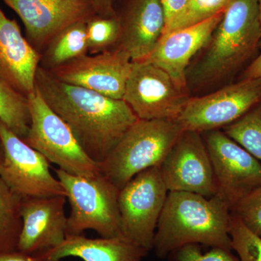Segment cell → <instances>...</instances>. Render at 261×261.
Listing matches in <instances>:
<instances>
[{"label":"cell","instance_id":"277c9868","mask_svg":"<svg viewBox=\"0 0 261 261\" xmlns=\"http://www.w3.org/2000/svg\"><path fill=\"white\" fill-rule=\"evenodd\" d=\"M183 130L176 121L138 119L99 163V172L121 190L138 173L159 167Z\"/></svg>","mask_w":261,"mask_h":261},{"label":"cell","instance_id":"4316f807","mask_svg":"<svg viewBox=\"0 0 261 261\" xmlns=\"http://www.w3.org/2000/svg\"><path fill=\"white\" fill-rule=\"evenodd\" d=\"M230 212L261 238V186L245 196Z\"/></svg>","mask_w":261,"mask_h":261},{"label":"cell","instance_id":"2e32d148","mask_svg":"<svg viewBox=\"0 0 261 261\" xmlns=\"http://www.w3.org/2000/svg\"><path fill=\"white\" fill-rule=\"evenodd\" d=\"M224 12L200 23L163 34L153 51L143 61L165 70L180 88L189 92L187 68L193 57L210 40Z\"/></svg>","mask_w":261,"mask_h":261},{"label":"cell","instance_id":"4fadbf2b","mask_svg":"<svg viewBox=\"0 0 261 261\" xmlns=\"http://www.w3.org/2000/svg\"><path fill=\"white\" fill-rule=\"evenodd\" d=\"M18 15L25 38L42 54L65 28L96 15L90 0H1Z\"/></svg>","mask_w":261,"mask_h":261},{"label":"cell","instance_id":"d4e9b609","mask_svg":"<svg viewBox=\"0 0 261 261\" xmlns=\"http://www.w3.org/2000/svg\"><path fill=\"white\" fill-rule=\"evenodd\" d=\"M229 234L232 250L240 261H261V238L231 214Z\"/></svg>","mask_w":261,"mask_h":261},{"label":"cell","instance_id":"cb8c5ba5","mask_svg":"<svg viewBox=\"0 0 261 261\" xmlns=\"http://www.w3.org/2000/svg\"><path fill=\"white\" fill-rule=\"evenodd\" d=\"M121 35L119 18L96 15L87 21L89 54L93 55L116 47Z\"/></svg>","mask_w":261,"mask_h":261},{"label":"cell","instance_id":"6da1fadb","mask_svg":"<svg viewBox=\"0 0 261 261\" xmlns=\"http://www.w3.org/2000/svg\"><path fill=\"white\" fill-rule=\"evenodd\" d=\"M36 88L49 108L68 125L84 152L98 164L104 161L139 119L123 99L65 83L42 67Z\"/></svg>","mask_w":261,"mask_h":261},{"label":"cell","instance_id":"7c38bea8","mask_svg":"<svg viewBox=\"0 0 261 261\" xmlns=\"http://www.w3.org/2000/svg\"><path fill=\"white\" fill-rule=\"evenodd\" d=\"M159 168L168 192L216 195L214 169L202 134L184 130Z\"/></svg>","mask_w":261,"mask_h":261},{"label":"cell","instance_id":"1f68e13d","mask_svg":"<svg viewBox=\"0 0 261 261\" xmlns=\"http://www.w3.org/2000/svg\"><path fill=\"white\" fill-rule=\"evenodd\" d=\"M0 261H41L38 255H29L24 252L15 251L0 253Z\"/></svg>","mask_w":261,"mask_h":261},{"label":"cell","instance_id":"7a4b0ae2","mask_svg":"<svg viewBox=\"0 0 261 261\" xmlns=\"http://www.w3.org/2000/svg\"><path fill=\"white\" fill-rule=\"evenodd\" d=\"M230 220L229 208L217 196L208 198L191 192H169L152 250L161 259L190 244L232 250Z\"/></svg>","mask_w":261,"mask_h":261},{"label":"cell","instance_id":"d6986e66","mask_svg":"<svg viewBox=\"0 0 261 261\" xmlns=\"http://www.w3.org/2000/svg\"><path fill=\"white\" fill-rule=\"evenodd\" d=\"M148 251L123 237L88 238L67 236L59 246L38 255L41 261H61L78 257L83 261H142Z\"/></svg>","mask_w":261,"mask_h":261},{"label":"cell","instance_id":"30bf717a","mask_svg":"<svg viewBox=\"0 0 261 261\" xmlns=\"http://www.w3.org/2000/svg\"><path fill=\"white\" fill-rule=\"evenodd\" d=\"M261 102V80H240L213 93L190 97L176 120L184 130H221Z\"/></svg>","mask_w":261,"mask_h":261},{"label":"cell","instance_id":"f546056e","mask_svg":"<svg viewBox=\"0 0 261 261\" xmlns=\"http://www.w3.org/2000/svg\"><path fill=\"white\" fill-rule=\"evenodd\" d=\"M260 53L254 58L240 75V80H261V40L259 43Z\"/></svg>","mask_w":261,"mask_h":261},{"label":"cell","instance_id":"ba28073f","mask_svg":"<svg viewBox=\"0 0 261 261\" xmlns=\"http://www.w3.org/2000/svg\"><path fill=\"white\" fill-rule=\"evenodd\" d=\"M0 141V178L12 191L21 198L66 196L61 182L51 174L47 159L2 121Z\"/></svg>","mask_w":261,"mask_h":261},{"label":"cell","instance_id":"9c48e42d","mask_svg":"<svg viewBox=\"0 0 261 261\" xmlns=\"http://www.w3.org/2000/svg\"><path fill=\"white\" fill-rule=\"evenodd\" d=\"M190 97L165 70L141 61L132 62L122 99L139 119L176 121Z\"/></svg>","mask_w":261,"mask_h":261},{"label":"cell","instance_id":"9a60e30c","mask_svg":"<svg viewBox=\"0 0 261 261\" xmlns=\"http://www.w3.org/2000/svg\"><path fill=\"white\" fill-rule=\"evenodd\" d=\"M65 196L22 198V228L17 250L39 255L59 246L67 237Z\"/></svg>","mask_w":261,"mask_h":261},{"label":"cell","instance_id":"8992f818","mask_svg":"<svg viewBox=\"0 0 261 261\" xmlns=\"http://www.w3.org/2000/svg\"><path fill=\"white\" fill-rule=\"evenodd\" d=\"M28 98L31 123L24 142L65 172L80 176L100 173L99 164L84 152L69 127L37 88Z\"/></svg>","mask_w":261,"mask_h":261},{"label":"cell","instance_id":"83f0119b","mask_svg":"<svg viewBox=\"0 0 261 261\" xmlns=\"http://www.w3.org/2000/svg\"><path fill=\"white\" fill-rule=\"evenodd\" d=\"M168 261H240L232 250L211 247L202 252L200 245L190 244L176 249L167 257Z\"/></svg>","mask_w":261,"mask_h":261},{"label":"cell","instance_id":"44dd1931","mask_svg":"<svg viewBox=\"0 0 261 261\" xmlns=\"http://www.w3.org/2000/svg\"><path fill=\"white\" fill-rule=\"evenodd\" d=\"M21 200L0 178V253L17 250L22 228Z\"/></svg>","mask_w":261,"mask_h":261},{"label":"cell","instance_id":"d6a6232c","mask_svg":"<svg viewBox=\"0 0 261 261\" xmlns=\"http://www.w3.org/2000/svg\"><path fill=\"white\" fill-rule=\"evenodd\" d=\"M3 147H2L1 141H0V161H1L2 158H3Z\"/></svg>","mask_w":261,"mask_h":261},{"label":"cell","instance_id":"ac0fdd59","mask_svg":"<svg viewBox=\"0 0 261 261\" xmlns=\"http://www.w3.org/2000/svg\"><path fill=\"white\" fill-rule=\"evenodd\" d=\"M119 20L121 35L116 47L126 51L132 62L143 61L153 51L166 27L161 2L132 0Z\"/></svg>","mask_w":261,"mask_h":261},{"label":"cell","instance_id":"e0dca14e","mask_svg":"<svg viewBox=\"0 0 261 261\" xmlns=\"http://www.w3.org/2000/svg\"><path fill=\"white\" fill-rule=\"evenodd\" d=\"M41 55L22 34L18 22L0 6V80L27 96L36 91Z\"/></svg>","mask_w":261,"mask_h":261},{"label":"cell","instance_id":"836d02e7","mask_svg":"<svg viewBox=\"0 0 261 261\" xmlns=\"http://www.w3.org/2000/svg\"><path fill=\"white\" fill-rule=\"evenodd\" d=\"M259 13H260V19L261 22V0H258Z\"/></svg>","mask_w":261,"mask_h":261},{"label":"cell","instance_id":"ffe728a7","mask_svg":"<svg viewBox=\"0 0 261 261\" xmlns=\"http://www.w3.org/2000/svg\"><path fill=\"white\" fill-rule=\"evenodd\" d=\"M89 54L87 21L72 24L56 36L41 54L39 66L51 70Z\"/></svg>","mask_w":261,"mask_h":261},{"label":"cell","instance_id":"603a6c76","mask_svg":"<svg viewBox=\"0 0 261 261\" xmlns=\"http://www.w3.org/2000/svg\"><path fill=\"white\" fill-rule=\"evenodd\" d=\"M221 130L261 163V102Z\"/></svg>","mask_w":261,"mask_h":261},{"label":"cell","instance_id":"4dcf8cb0","mask_svg":"<svg viewBox=\"0 0 261 261\" xmlns=\"http://www.w3.org/2000/svg\"><path fill=\"white\" fill-rule=\"evenodd\" d=\"M96 15L102 17H116V11L113 8L115 0H90Z\"/></svg>","mask_w":261,"mask_h":261},{"label":"cell","instance_id":"8fae6325","mask_svg":"<svg viewBox=\"0 0 261 261\" xmlns=\"http://www.w3.org/2000/svg\"><path fill=\"white\" fill-rule=\"evenodd\" d=\"M210 155L216 194L229 210L261 186V163L223 132L202 134Z\"/></svg>","mask_w":261,"mask_h":261},{"label":"cell","instance_id":"3957f363","mask_svg":"<svg viewBox=\"0 0 261 261\" xmlns=\"http://www.w3.org/2000/svg\"><path fill=\"white\" fill-rule=\"evenodd\" d=\"M260 40L258 0H232L187 75V84L203 87L232 78L252 59Z\"/></svg>","mask_w":261,"mask_h":261},{"label":"cell","instance_id":"f1b7e54d","mask_svg":"<svg viewBox=\"0 0 261 261\" xmlns=\"http://www.w3.org/2000/svg\"><path fill=\"white\" fill-rule=\"evenodd\" d=\"M160 2L166 19V27L163 32L165 34L181 18L187 9L189 0H160Z\"/></svg>","mask_w":261,"mask_h":261},{"label":"cell","instance_id":"7402d4cb","mask_svg":"<svg viewBox=\"0 0 261 261\" xmlns=\"http://www.w3.org/2000/svg\"><path fill=\"white\" fill-rule=\"evenodd\" d=\"M0 121L24 140L30 126L29 98L0 80Z\"/></svg>","mask_w":261,"mask_h":261},{"label":"cell","instance_id":"5bb4252c","mask_svg":"<svg viewBox=\"0 0 261 261\" xmlns=\"http://www.w3.org/2000/svg\"><path fill=\"white\" fill-rule=\"evenodd\" d=\"M132 66L129 55L115 47L97 54L84 55L48 71L65 83L122 99Z\"/></svg>","mask_w":261,"mask_h":261},{"label":"cell","instance_id":"5b68a950","mask_svg":"<svg viewBox=\"0 0 261 261\" xmlns=\"http://www.w3.org/2000/svg\"><path fill=\"white\" fill-rule=\"evenodd\" d=\"M69 202L67 236L94 230L100 238L121 237L118 195L119 189L102 173L92 176L70 174L55 170Z\"/></svg>","mask_w":261,"mask_h":261},{"label":"cell","instance_id":"52a82bcc","mask_svg":"<svg viewBox=\"0 0 261 261\" xmlns=\"http://www.w3.org/2000/svg\"><path fill=\"white\" fill-rule=\"evenodd\" d=\"M168 192L159 167L148 168L132 178L118 195L121 237L147 251L152 250Z\"/></svg>","mask_w":261,"mask_h":261},{"label":"cell","instance_id":"484cf974","mask_svg":"<svg viewBox=\"0 0 261 261\" xmlns=\"http://www.w3.org/2000/svg\"><path fill=\"white\" fill-rule=\"evenodd\" d=\"M231 2L232 0H189L185 13L168 32L207 20L226 10Z\"/></svg>","mask_w":261,"mask_h":261}]
</instances>
